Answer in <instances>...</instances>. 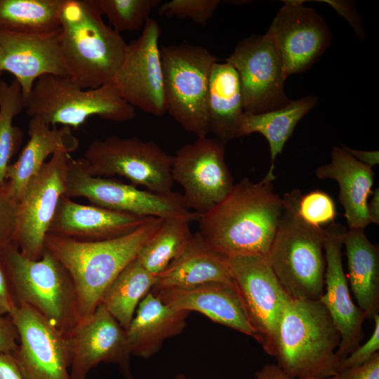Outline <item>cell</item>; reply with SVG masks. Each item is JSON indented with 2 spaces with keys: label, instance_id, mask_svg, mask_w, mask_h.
Here are the masks:
<instances>
[{
  "label": "cell",
  "instance_id": "1",
  "mask_svg": "<svg viewBox=\"0 0 379 379\" xmlns=\"http://www.w3.org/2000/svg\"><path fill=\"white\" fill-rule=\"evenodd\" d=\"M284 208L272 181L244 178L219 203L199 215V232L222 255H267Z\"/></svg>",
  "mask_w": 379,
  "mask_h": 379
},
{
  "label": "cell",
  "instance_id": "2",
  "mask_svg": "<svg viewBox=\"0 0 379 379\" xmlns=\"http://www.w3.org/2000/svg\"><path fill=\"white\" fill-rule=\"evenodd\" d=\"M163 219L148 217L133 232L103 241H84L46 235L45 248L64 266L73 281L80 323L94 313L109 286L136 258Z\"/></svg>",
  "mask_w": 379,
  "mask_h": 379
},
{
  "label": "cell",
  "instance_id": "3",
  "mask_svg": "<svg viewBox=\"0 0 379 379\" xmlns=\"http://www.w3.org/2000/svg\"><path fill=\"white\" fill-rule=\"evenodd\" d=\"M60 45L69 77L83 88L112 84L127 44L107 25L93 0H63Z\"/></svg>",
  "mask_w": 379,
  "mask_h": 379
},
{
  "label": "cell",
  "instance_id": "4",
  "mask_svg": "<svg viewBox=\"0 0 379 379\" xmlns=\"http://www.w3.org/2000/svg\"><path fill=\"white\" fill-rule=\"evenodd\" d=\"M340 341V333L319 300L289 298L279 323L277 364L295 379L333 377Z\"/></svg>",
  "mask_w": 379,
  "mask_h": 379
},
{
  "label": "cell",
  "instance_id": "5",
  "mask_svg": "<svg viewBox=\"0 0 379 379\" xmlns=\"http://www.w3.org/2000/svg\"><path fill=\"white\" fill-rule=\"evenodd\" d=\"M298 189L284 195V208L267 255L271 267L290 298L319 300L324 292L327 232L304 221L297 210Z\"/></svg>",
  "mask_w": 379,
  "mask_h": 379
},
{
  "label": "cell",
  "instance_id": "6",
  "mask_svg": "<svg viewBox=\"0 0 379 379\" xmlns=\"http://www.w3.org/2000/svg\"><path fill=\"white\" fill-rule=\"evenodd\" d=\"M16 304L24 303L70 335L79 324L76 293L70 275L48 251L39 260L23 255L15 243L0 250Z\"/></svg>",
  "mask_w": 379,
  "mask_h": 379
},
{
  "label": "cell",
  "instance_id": "7",
  "mask_svg": "<svg viewBox=\"0 0 379 379\" xmlns=\"http://www.w3.org/2000/svg\"><path fill=\"white\" fill-rule=\"evenodd\" d=\"M24 102L29 116L51 126L77 128L93 116L124 122L136 114L112 83L83 88L68 77L53 74L38 78Z\"/></svg>",
  "mask_w": 379,
  "mask_h": 379
},
{
  "label": "cell",
  "instance_id": "8",
  "mask_svg": "<svg viewBox=\"0 0 379 379\" xmlns=\"http://www.w3.org/2000/svg\"><path fill=\"white\" fill-rule=\"evenodd\" d=\"M166 112L197 138L209 133L208 91L218 58L204 46L182 43L160 48Z\"/></svg>",
  "mask_w": 379,
  "mask_h": 379
},
{
  "label": "cell",
  "instance_id": "9",
  "mask_svg": "<svg viewBox=\"0 0 379 379\" xmlns=\"http://www.w3.org/2000/svg\"><path fill=\"white\" fill-rule=\"evenodd\" d=\"M173 155L152 141L137 137L109 136L90 142L84 154L88 172L93 176L114 175L128 180L157 194L172 192Z\"/></svg>",
  "mask_w": 379,
  "mask_h": 379
},
{
  "label": "cell",
  "instance_id": "10",
  "mask_svg": "<svg viewBox=\"0 0 379 379\" xmlns=\"http://www.w3.org/2000/svg\"><path fill=\"white\" fill-rule=\"evenodd\" d=\"M64 196L83 197L93 205L142 217L167 218L196 213L184 206L182 195L177 192L157 194L111 178L93 176L86 170L83 158L75 159L71 155Z\"/></svg>",
  "mask_w": 379,
  "mask_h": 379
},
{
  "label": "cell",
  "instance_id": "11",
  "mask_svg": "<svg viewBox=\"0 0 379 379\" xmlns=\"http://www.w3.org/2000/svg\"><path fill=\"white\" fill-rule=\"evenodd\" d=\"M70 153L59 149L30 180L18 201L13 243L31 260H39L45 251V239L60 199L67 188Z\"/></svg>",
  "mask_w": 379,
  "mask_h": 379
},
{
  "label": "cell",
  "instance_id": "12",
  "mask_svg": "<svg viewBox=\"0 0 379 379\" xmlns=\"http://www.w3.org/2000/svg\"><path fill=\"white\" fill-rule=\"evenodd\" d=\"M232 282L265 352L274 357L279 323L289 298L273 272L267 255L227 257Z\"/></svg>",
  "mask_w": 379,
  "mask_h": 379
},
{
  "label": "cell",
  "instance_id": "13",
  "mask_svg": "<svg viewBox=\"0 0 379 379\" xmlns=\"http://www.w3.org/2000/svg\"><path fill=\"white\" fill-rule=\"evenodd\" d=\"M171 175L183 190L184 206L199 215L219 203L234 185L225 159V145L207 136L177 149Z\"/></svg>",
  "mask_w": 379,
  "mask_h": 379
},
{
  "label": "cell",
  "instance_id": "14",
  "mask_svg": "<svg viewBox=\"0 0 379 379\" xmlns=\"http://www.w3.org/2000/svg\"><path fill=\"white\" fill-rule=\"evenodd\" d=\"M20 344L11 353L23 379H71L70 335L59 331L31 307L19 303L8 314Z\"/></svg>",
  "mask_w": 379,
  "mask_h": 379
},
{
  "label": "cell",
  "instance_id": "15",
  "mask_svg": "<svg viewBox=\"0 0 379 379\" xmlns=\"http://www.w3.org/2000/svg\"><path fill=\"white\" fill-rule=\"evenodd\" d=\"M225 61L238 73L244 113L279 109L291 101L284 91L286 77L281 58L265 34L244 39Z\"/></svg>",
  "mask_w": 379,
  "mask_h": 379
},
{
  "label": "cell",
  "instance_id": "16",
  "mask_svg": "<svg viewBox=\"0 0 379 379\" xmlns=\"http://www.w3.org/2000/svg\"><path fill=\"white\" fill-rule=\"evenodd\" d=\"M157 20H147L140 35L127 44L112 84L134 108L161 117L166 113L164 75Z\"/></svg>",
  "mask_w": 379,
  "mask_h": 379
},
{
  "label": "cell",
  "instance_id": "17",
  "mask_svg": "<svg viewBox=\"0 0 379 379\" xmlns=\"http://www.w3.org/2000/svg\"><path fill=\"white\" fill-rule=\"evenodd\" d=\"M265 34L274 46L284 74L301 73L309 69L331 43V32L325 20L303 1H284Z\"/></svg>",
  "mask_w": 379,
  "mask_h": 379
},
{
  "label": "cell",
  "instance_id": "18",
  "mask_svg": "<svg viewBox=\"0 0 379 379\" xmlns=\"http://www.w3.org/2000/svg\"><path fill=\"white\" fill-rule=\"evenodd\" d=\"M326 230L324 292L319 300L326 307L340 335L335 352L339 362L360 345L364 337L362 324L366 317L353 302L343 271L341 248L347 230L333 222Z\"/></svg>",
  "mask_w": 379,
  "mask_h": 379
},
{
  "label": "cell",
  "instance_id": "19",
  "mask_svg": "<svg viewBox=\"0 0 379 379\" xmlns=\"http://www.w3.org/2000/svg\"><path fill=\"white\" fill-rule=\"evenodd\" d=\"M70 338L71 379H87L89 371L100 362L117 364L126 379H133L126 331L102 304L79 323Z\"/></svg>",
  "mask_w": 379,
  "mask_h": 379
},
{
  "label": "cell",
  "instance_id": "20",
  "mask_svg": "<svg viewBox=\"0 0 379 379\" xmlns=\"http://www.w3.org/2000/svg\"><path fill=\"white\" fill-rule=\"evenodd\" d=\"M60 27L41 34L0 29V72H8L15 77L24 100L40 77H68L60 50Z\"/></svg>",
  "mask_w": 379,
  "mask_h": 379
},
{
  "label": "cell",
  "instance_id": "21",
  "mask_svg": "<svg viewBox=\"0 0 379 379\" xmlns=\"http://www.w3.org/2000/svg\"><path fill=\"white\" fill-rule=\"evenodd\" d=\"M152 292L174 309L199 312L215 323L259 341L233 283L211 281L187 287L164 288Z\"/></svg>",
  "mask_w": 379,
  "mask_h": 379
},
{
  "label": "cell",
  "instance_id": "22",
  "mask_svg": "<svg viewBox=\"0 0 379 379\" xmlns=\"http://www.w3.org/2000/svg\"><path fill=\"white\" fill-rule=\"evenodd\" d=\"M147 218L81 204L63 196L48 234L84 241L108 240L133 232Z\"/></svg>",
  "mask_w": 379,
  "mask_h": 379
},
{
  "label": "cell",
  "instance_id": "23",
  "mask_svg": "<svg viewBox=\"0 0 379 379\" xmlns=\"http://www.w3.org/2000/svg\"><path fill=\"white\" fill-rule=\"evenodd\" d=\"M28 134L29 140L18 159L8 166L6 172L4 185L18 202L48 157L59 149L71 153L79 147V140L71 128L51 126L37 118L29 121Z\"/></svg>",
  "mask_w": 379,
  "mask_h": 379
},
{
  "label": "cell",
  "instance_id": "24",
  "mask_svg": "<svg viewBox=\"0 0 379 379\" xmlns=\"http://www.w3.org/2000/svg\"><path fill=\"white\" fill-rule=\"evenodd\" d=\"M315 174L320 180L332 179L338 183V199L349 230L364 229L371 223L367 213L375 175L371 167L355 159L343 147H334L331 162L319 166Z\"/></svg>",
  "mask_w": 379,
  "mask_h": 379
},
{
  "label": "cell",
  "instance_id": "25",
  "mask_svg": "<svg viewBox=\"0 0 379 379\" xmlns=\"http://www.w3.org/2000/svg\"><path fill=\"white\" fill-rule=\"evenodd\" d=\"M211 281L233 283L227 257L213 249L197 231L159 275L152 291L187 287Z\"/></svg>",
  "mask_w": 379,
  "mask_h": 379
},
{
  "label": "cell",
  "instance_id": "26",
  "mask_svg": "<svg viewBox=\"0 0 379 379\" xmlns=\"http://www.w3.org/2000/svg\"><path fill=\"white\" fill-rule=\"evenodd\" d=\"M189 312L164 303L152 291L140 302L126 331L131 355L148 359L164 342L179 335L186 326Z\"/></svg>",
  "mask_w": 379,
  "mask_h": 379
},
{
  "label": "cell",
  "instance_id": "27",
  "mask_svg": "<svg viewBox=\"0 0 379 379\" xmlns=\"http://www.w3.org/2000/svg\"><path fill=\"white\" fill-rule=\"evenodd\" d=\"M209 133L226 145L238 138L244 114L238 73L230 63L215 62L211 68L208 91Z\"/></svg>",
  "mask_w": 379,
  "mask_h": 379
},
{
  "label": "cell",
  "instance_id": "28",
  "mask_svg": "<svg viewBox=\"0 0 379 379\" xmlns=\"http://www.w3.org/2000/svg\"><path fill=\"white\" fill-rule=\"evenodd\" d=\"M343 244L347 259V278L358 307L366 319L379 312V251L364 229L347 230Z\"/></svg>",
  "mask_w": 379,
  "mask_h": 379
},
{
  "label": "cell",
  "instance_id": "29",
  "mask_svg": "<svg viewBox=\"0 0 379 379\" xmlns=\"http://www.w3.org/2000/svg\"><path fill=\"white\" fill-rule=\"evenodd\" d=\"M317 98L310 95L273 110L258 113H244L238 131V138L254 133L262 134L267 140L270 151V169L265 178L274 181L275 160L293 134L300 120L317 104Z\"/></svg>",
  "mask_w": 379,
  "mask_h": 379
},
{
  "label": "cell",
  "instance_id": "30",
  "mask_svg": "<svg viewBox=\"0 0 379 379\" xmlns=\"http://www.w3.org/2000/svg\"><path fill=\"white\" fill-rule=\"evenodd\" d=\"M157 281V276L147 271L135 258L111 283L100 304L127 331L136 307Z\"/></svg>",
  "mask_w": 379,
  "mask_h": 379
},
{
  "label": "cell",
  "instance_id": "31",
  "mask_svg": "<svg viewBox=\"0 0 379 379\" xmlns=\"http://www.w3.org/2000/svg\"><path fill=\"white\" fill-rule=\"evenodd\" d=\"M199 215L164 218L156 232L139 251L136 259L150 273L159 275L182 251L192 232L190 222Z\"/></svg>",
  "mask_w": 379,
  "mask_h": 379
},
{
  "label": "cell",
  "instance_id": "32",
  "mask_svg": "<svg viewBox=\"0 0 379 379\" xmlns=\"http://www.w3.org/2000/svg\"><path fill=\"white\" fill-rule=\"evenodd\" d=\"M63 0H0V29L41 34L60 27Z\"/></svg>",
  "mask_w": 379,
  "mask_h": 379
},
{
  "label": "cell",
  "instance_id": "33",
  "mask_svg": "<svg viewBox=\"0 0 379 379\" xmlns=\"http://www.w3.org/2000/svg\"><path fill=\"white\" fill-rule=\"evenodd\" d=\"M25 108L20 85L17 80L10 84L0 81V184L6 180V172L12 157L22 140V132L13 126V120Z\"/></svg>",
  "mask_w": 379,
  "mask_h": 379
},
{
  "label": "cell",
  "instance_id": "34",
  "mask_svg": "<svg viewBox=\"0 0 379 379\" xmlns=\"http://www.w3.org/2000/svg\"><path fill=\"white\" fill-rule=\"evenodd\" d=\"M118 33L134 32L143 27L160 0H93Z\"/></svg>",
  "mask_w": 379,
  "mask_h": 379
},
{
  "label": "cell",
  "instance_id": "35",
  "mask_svg": "<svg viewBox=\"0 0 379 379\" xmlns=\"http://www.w3.org/2000/svg\"><path fill=\"white\" fill-rule=\"evenodd\" d=\"M297 210L304 221L317 227L333 223L336 216L333 199L327 193L319 190L301 195Z\"/></svg>",
  "mask_w": 379,
  "mask_h": 379
},
{
  "label": "cell",
  "instance_id": "36",
  "mask_svg": "<svg viewBox=\"0 0 379 379\" xmlns=\"http://www.w3.org/2000/svg\"><path fill=\"white\" fill-rule=\"evenodd\" d=\"M219 4L218 0H171L161 4L158 13L166 18H190L205 26Z\"/></svg>",
  "mask_w": 379,
  "mask_h": 379
},
{
  "label": "cell",
  "instance_id": "37",
  "mask_svg": "<svg viewBox=\"0 0 379 379\" xmlns=\"http://www.w3.org/2000/svg\"><path fill=\"white\" fill-rule=\"evenodd\" d=\"M18 204L7 190L4 183L0 184V250L13 243Z\"/></svg>",
  "mask_w": 379,
  "mask_h": 379
},
{
  "label": "cell",
  "instance_id": "38",
  "mask_svg": "<svg viewBox=\"0 0 379 379\" xmlns=\"http://www.w3.org/2000/svg\"><path fill=\"white\" fill-rule=\"evenodd\" d=\"M374 328L371 335L363 345H359L336 366V374L344 370L359 366L370 360L379 350V314L373 316Z\"/></svg>",
  "mask_w": 379,
  "mask_h": 379
},
{
  "label": "cell",
  "instance_id": "39",
  "mask_svg": "<svg viewBox=\"0 0 379 379\" xmlns=\"http://www.w3.org/2000/svg\"><path fill=\"white\" fill-rule=\"evenodd\" d=\"M333 379H379V352L359 366L338 373Z\"/></svg>",
  "mask_w": 379,
  "mask_h": 379
},
{
  "label": "cell",
  "instance_id": "40",
  "mask_svg": "<svg viewBox=\"0 0 379 379\" xmlns=\"http://www.w3.org/2000/svg\"><path fill=\"white\" fill-rule=\"evenodd\" d=\"M19 335L11 317L0 315V353H12L18 347Z\"/></svg>",
  "mask_w": 379,
  "mask_h": 379
},
{
  "label": "cell",
  "instance_id": "41",
  "mask_svg": "<svg viewBox=\"0 0 379 379\" xmlns=\"http://www.w3.org/2000/svg\"><path fill=\"white\" fill-rule=\"evenodd\" d=\"M17 305L5 269L0 260V315L9 314Z\"/></svg>",
  "mask_w": 379,
  "mask_h": 379
},
{
  "label": "cell",
  "instance_id": "42",
  "mask_svg": "<svg viewBox=\"0 0 379 379\" xmlns=\"http://www.w3.org/2000/svg\"><path fill=\"white\" fill-rule=\"evenodd\" d=\"M332 6L340 14L343 15L354 27L357 34L363 37L364 32L362 30L358 15L356 13L354 8H353L350 4L345 1H322Z\"/></svg>",
  "mask_w": 379,
  "mask_h": 379
},
{
  "label": "cell",
  "instance_id": "43",
  "mask_svg": "<svg viewBox=\"0 0 379 379\" xmlns=\"http://www.w3.org/2000/svg\"><path fill=\"white\" fill-rule=\"evenodd\" d=\"M0 379H23L11 353H0Z\"/></svg>",
  "mask_w": 379,
  "mask_h": 379
},
{
  "label": "cell",
  "instance_id": "44",
  "mask_svg": "<svg viewBox=\"0 0 379 379\" xmlns=\"http://www.w3.org/2000/svg\"><path fill=\"white\" fill-rule=\"evenodd\" d=\"M249 379H295L288 375L277 364H268L258 371L254 378ZM317 379V378H316ZM333 379V377L324 378Z\"/></svg>",
  "mask_w": 379,
  "mask_h": 379
},
{
  "label": "cell",
  "instance_id": "45",
  "mask_svg": "<svg viewBox=\"0 0 379 379\" xmlns=\"http://www.w3.org/2000/svg\"><path fill=\"white\" fill-rule=\"evenodd\" d=\"M343 147L355 159L371 168L379 163L378 151H361L351 149L346 146H343Z\"/></svg>",
  "mask_w": 379,
  "mask_h": 379
},
{
  "label": "cell",
  "instance_id": "46",
  "mask_svg": "<svg viewBox=\"0 0 379 379\" xmlns=\"http://www.w3.org/2000/svg\"><path fill=\"white\" fill-rule=\"evenodd\" d=\"M371 201L367 204V213L371 223L379 224V189L375 188L371 193Z\"/></svg>",
  "mask_w": 379,
  "mask_h": 379
},
{
  "label": "cell",
  "instance_id": "47",
  "mask_svg": "<svg viewBox=\"0 0 379 379\" xmlns=\"http://www.w3.org/2000/svg\"><path fill=\"white\" fill-rule=\"evenodd\" d=\"M175 379H186V378L182 374H178L175 376Z\"/></svg>",
  "mask_w": 379,
  "mask_h": 379
},
{
  "label": "cell",
  "instance_id": "48",
  "mask_svg": "<svg viewBox=\"0 0 379 379\" xmlns=\"http://www.w3.org/2000/svg\"><path fill=\"white\" fill-rule=\"evenodd\" d=\"M1 75H2V72H0V81H1Z\"/></svg>",
  "mask_w": 379,
  "mask_h": 379
}]
</instances>
